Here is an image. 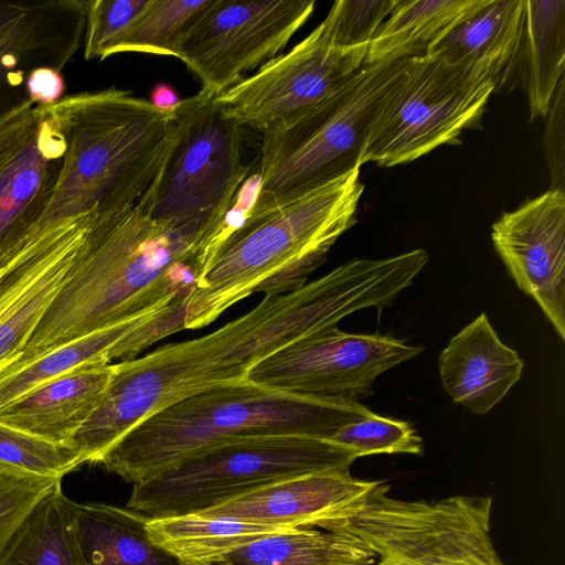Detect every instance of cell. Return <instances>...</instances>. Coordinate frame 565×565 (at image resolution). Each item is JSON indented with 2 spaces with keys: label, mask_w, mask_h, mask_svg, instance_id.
Instances as JSON below:
<instances>
[{
  "label": "cell",
  "mask_w": 565,
  "mask_h": 565,
  "mask_svg": "<svg viewBox=\"0 0 565 565\" xmlns=\"http://www.w3.org/2000/svg\"><path fill=\"white\" fill-rule=\"evenodd\" d=\"M404 289L405 278L395 259L350 260L299 289L264 296L250 311L204 337L120 361L70 446L84 462L98 463L148 416L200 392L243 382L258 362L286 344L338 326L360 309L382 310Z\"/></svg>",
  "instance_id": "1"
},
{
  "label": "cell",
  "mask_w": 565,
  "mask_h": 565,
  "mask_svg": "<svg viewBox=\"0 0 565 565\" xmlns=\"http://www.w3.org/2000/svg\"><path fill=\"white\" fill-rule=\"evenodd\" d=\"M206 231L201 224L153 218L142 198L119 212L95 215L66 281L0 376L190 292L195 281L194 254Z\"/></svg>",
  "instance_id": "2"
},
{
  "label": "cell",
  "mask_w": 565,
  "mask_h": 565,
  "mask_svg": "<svg viewBox=\"0 0 565 565\" xmlns=\"http://www.w3.org/2000/svg\"><path fill=\"white\" fill-rule=\"evenodd\" d=\"M46 107L66 139V153L46 210L13 257L29 243L61 234L94 213L135 205L152 183L174 131L172 113L116 87L64 96Z\"/></svg>",
  "instance_id": "3"
},
{
  "label": "cell",
  "mask_w": 565,
  "mask_h": 565,
  "mask_svg": "<svg viewBox=\"0 0 565 565\" xmlns=\"http://www.w3.org/2000/svg\"><path fill=\"white\" fill-rule=\"evenodd\" d=\"M354 170L309 192L254 201L185 298L184 329H200L250 295L301 288L335 241L355 223L364 185Z\"/></svg>",
  "instance_id": "4"
},
{
  "label": "cell",
  "mask_w": 565,
  "mask_h": 565,
  "mask_svg": "<svg viewBox=\"0 0 565 565\" xmlns=\"http://www.w3.org/2000/svg\"><path fill=\"white\" fill-rule=\"evenodd\" d=\"M373 414L355 399L291 394L245 380L188 396L148 416L98 463L136 483L226 440L270 435L331 440L341 428Z\"/></svg>",
  "instance_id": "5"
},
{
  "label": "cell",
  "mask_w": 565,
  "mask_h": 565,
  "mask_svg": "<svg viewBox=\"0 0 565 565\" xmlns=\"http://www.w3.org/2000/svg\"><path fill=\"white\" fill-rule=\"evenodd\" d=\"M411 58L363 65L316 106L262 131L255 201L296 196L360 170L377 111Z\"/></svg>",
  "instance_id": "6"
},
{
  "label": "cell",
  "mask_w": 565,
  "mask_h": 565,
  "mask_svg": "<svg viewBox=\"0 0 565 565\" xmlns=\"http://www.w3.org/2000/svg\"><path fill=\"white\" fill-rule=\"evenodd\" d=\"M356 459L329 439L309 436L231 439L134 483L127 508L151 519L199 513L287 479L350 471Z\"/></svg>",
  "instance_id": "7"
},
{
  "label": "cell",
  "mask_w": 565,
  "mask_h": 565,
  "mask_svg": "<svg viewBox=\"0 0 565 565\" xmlns=\"http://www.w3.org/2000/svg\"><path fill=\"white\" fill-rule=\"evenodd\" d=\"M377 481L362 499L315 526L353 536L380 558L412 565H504L490 536L492 498L407 501Z\"/></svg>",
  "instance_id": "8"
},
{
  "label": "cell",
  "mask_w": 565,
  "mask_h": 565,
  "mask_svg": "<svg viewBox=\"0 0 565 565\" xmlns=\"http://www.w3.org/2000/svg\"><path fill=\"white\" fill-rule=\"evenodd\" d=\"M213 93L201 89L172 110L168 152L142 196L156 220L201 224L213 231L250 173L243 128L226 118Z\"/></svg>",
  "instance_id": "9"
},
{
  "label": "cell",
  "mask_w": 565,
  "mask_h": 565,
  "mask_svg": "<svg viewBox=\"0 0 565 565\" xmlns=\"http://www.w3.org/2000/svg\"><path fill=\"white\" fill-rule=\"evenodd\" d=\"M494 90L493 82L460 66L430 55L412 57L377 111L362 164L394 167L458 142L479 124Z\"/></svg>",
  "instance_id": "10"
},
{
  "label": "cell",
  "mask_w": 565,
  "mask_h": 565,
  "mask_svg": "<svg viewBox=\"0 0 565 565\" xmlns=\"http://www.w3.org/2000/svg\"><path fill=\"white\" fill-rule=\"evenodd\" d=\"M367 46H335L324 19L285 54L216 96L223 115L264 131L286 122L334 93L364 65Z\"/></svg>",
  "instance_id": "11"
},
{
  "label": "cell",
  "mask_w": 565,
  "mask_h": 565,
  "mask_svg": "<svg viewBox=\"0 0 565 565\" xmlns=\"http://www.w3.org/2000/svg\"><path fill=\"white\" fill-rule=\"evenodd\" d=\"M313 0H214L179 58L215 95L276 57L315 10Z\"/></svg>",
  "instance_id": "12"
},
{
  "label": "cell",
  "mask_w": 565,
  "mask_h": 565,
  "mask_svg": "<svg viewBox=\"0 0 565 565\" xmlns=\"http://www.w3.org/2000/svg\"><path fill=\"white\" fill-rule=\"evenodd\" d=\"M390 334H358L333 326L303 335L258 362L247 380L299 395L355 399L375 379L423 352Z\"/></svg>",
  "instance_id": "13"
},
{
  "label": "cell",
  "mask_w": 565,
  "mask_h": 565,
  "mask_svg": "<svg viewBox=\"0 0 565 565\" xmlns=\"http://www.w3.org/2000/svg\"><path fill=\"white\" fill-rule=\"evenodd\" d=\"M66 139L47 107L33 106L0 128V267L46 210Z\"/></svg>",
  "instance_id": "14"
},
{
  "label": "cell",
  "mask_w": 565,
  "mask_h": 565,
  "mask_svg": "<svg viewBox=\"0 0 565 565\" xmlns=\"http://www.w3.org/2000/svg\"><path fill=\"white\" fill-rule=\"evenodd\" d=\"M84 0L0 1V128L31 109L25 82L61 71L83 46Z\"/></svg>",
  "instance_id": "15"
},
{
  "label": "cell",
  "mask_w": 565,
  "mask_h": 565,
  "mask_svg": "<svg viewBox=\"0 0 565 565\" xmlns=\"http://www.w3.org/2000/svg\"><path fill=\"white\" fill-rule=\"evenodd\" d=\"M509 274L565 340V193L550 189L492 225Z\"/></svg>",
  "instance_id": "16"
},
{
  "label": "cell",
  "mask_w": 565,
  "mask_h": 565,
  "mask_svg": "<svg viewBox=\"0 0 565 565\" xmlns=\"http://www.w3.org/2000/svg\"><path fill=\"white\" fill-rule=\"evenodd\" d=\"M92 218L25 245L0 267V371L18 355L66 281Z\"/></svg>",
  "instance_id": "17"
},
{
  "label": "cell",
  "mask_w": 565,
  "mask_h": 565,
  "mask_svg": "<svg viewBox=\"0 0 565 565\" xmlns=\"http://www.w3.org/2000/svg\"><path fill=\"white\" fill-rule=\"evenodd\" d=\"M376 483L356 479L350 471L305 475L266 486L196 514L311 527L365 497Z\"/></svg>",
  "instance_id": "18"
},
{
  "label": "cell",
  "mask_w": 565,
  "mask_h": 565,
  "mask_svg": "<svg viewBox=\"0 0 565 565\" xmlns=\"http://www.w3.org/2000/svg\"><path fill=\"white\" fill-rule=\"evenodd\" d=\"M439 375L457 404L483 415L521 379L524 363L505 345L482 312L460 330L441 351Z\"/></svg>",
  "instance_id": "19"
},
{
  "label": "cell",
  "mask_w": 565,
  "mask_h": 565,
  "mask_svg": "<svg viewBox=\"0 0 565 565\" xmlns=\"http://www.w3.org/2000/svg\"><path fill=\"white\" fill-rule=\"evenodd\" d=\"M113 371L114 364L94 362L39 385L2 406L0 424L70 445L99 404Z\"/></svg>",
  "instance_id": "20"
},
{
  "label": "cell",
  "mask_w": 565,
  "mask_h": 565,
  "mask_svg": "<svg viewBox=\"0 0 565 565\" xmlns=\"http://www.w3.org/2000/svg\"><path fill=\"white\" fill-rule=\"evenodd\" d=\"M524 0H493L434 43L425 55L460 66L494 83L505 82L518 64Z\"/></svg>",
  "instance_id": "21"
},
{
  "label": "cell",
  "mask_w": 565,
  "mask_h": 565,
  "mask_svg": "<svg viewBox=\"0 0 565 565\" xmlns=\"http://www.w3.org/2000/svg\"><path fill=\"white\" fill-rule=\"evenodd\" d=\"M149 518L128 508L74 502V533L85 565H186L154 543Z\"/></svg>",
  "instance_id": "22"
},
{
  "label": "cell",
  "mask_w": 565,
  "mask_h": 565,
  "mask_svg": "<svg viewBox=\"0 0 565 565\" xmlns=\"http://www.w3.org/2000/svg\"><path fill=\"white\" fill-rule=\"evenodd\" d=\"M531 118L545 117L565 66V0H524L518 56Z\"/></svg>",
  "instance_id": "23"
},
{
  "label": "cell",
  "mask_w": 565,
  "mask_h": 565,
  "mask_svg": "<svg viewBox=\"0 0 565 565\" xmlns=\"http://www.w3.org/2000/svg\"><path fill=\"white\" fill-rule=\"evenodd\" d=\"M489 0H397L371 41L364 65L424 56Z\"/></svg>",
  "instance_id": "24"
},
{
  "label": "cell",
  "mask_w": 565,
  "mask_h": 565,
  "mask_svg": "<svg viewBox=\"0 0 565 565\" xmlns=\"http://www.w3.org/2000/svg\"><path fill=\"white\" fill-rule=\"evenodd\" d=\"M375 559L353 536L297 527L259 537L207 565H373Z\"/></svg>",
  "instance_id": "25"
},
{
  "label": "cell",
  "mask_w": 565,
  "mask_h": 565,
  "mask_svg": "<svg viewBox=\"0 0 565 565\" xmlns=\"http://www.w3.org/2000/svg\"><path fill=\"white\" fill-rule=\"evenodd\" d=\"M147 529L154 543L184 564L207 565L259 537L297 527L192 513L149 518Z\"/></svg>",
  "instance_id": "26"
},
{
  "label": "cell",
  "mask_w": 565,
  "mask_h": 565,
  "mask_svg": "<svg viewBox=\"0 0 565 565\" xmlns=\"http://www.w3.org/2000/svg\"><path fill=\"white\" fill-rule=\"evenodd\" d=\"M74 501L57 482L0 554V565H85L74 533Z\"/></svg>",
  "instance_id": "27"
},
{
  "label": "cell",
  "mask_w": 565,
  "mask_h": 565,
  "mask_svg": "<svg viewBox=\"0 0 565 565\" xmlns=\"http://www.w3.org/2000/svg\"><path fill=\"white\" fill-rule=\"evenodd\" d=\"M164 307L65 343L23 367L0 376V408L34 387L79 366L100 361L110 363V352L115 344Z\"/></svg>",
  "instance_id": "28"
},
{
  "label": "cell",
  "mask_w": 565,
  "mask_h": 565,
  "mask_svg": "<svg viewBox=\"0 0 565 565\" xmlns=\"http://www.w3.org/2000/svg\"><path fill=\"white\" fill-rule=\"evenodd\" d=\"M214 0H148L130 24L108 45L103 60L125 52L179 58L190 31Z\"/></svg>",
  "instance_id": "29"
},
{
  "label": "cell",
  "mask_w": 565,
  "mask_h": 565,
  "mask_svg": "<svg viewBox=\"0 0 565 565\" xmlns=\"http://www.w3.org/2000/svg\"><path fill=\"white\" fill-rule=\"evenodd\" d=\"M0 462L60 479L84 463L79 452L70 445L52 443L1 424Z\"/></svg>",
  "instance_id": "30"
},
{
  "label": "cell",
  "mask_w": 565,
  "mask_h": 565,
  "mask_svg": "<svg viewBox=\"0 0 565 565\" xmlns=\"http://www.w3.org/2000/svg\"><path fill=\"white\" fill-rule=\"evenodd\" d=\"M331 441L358 458L376 454H423V440L407 422L375 414L341 428Z\"/></svg>",
  "instance_id": "31"
},
{
  "label": "cell",
  "mask_w": 565,
  "mask_h": 565,
  "mask_svg": "<svg viewBox=\"0 0 565 565\" xmlns=\"http://www.w3.org/2000/svg\"><path fill=\"white\" fill-rule=\"evenodd\" d=\"M60 481L0 462V554L38 502Z\"/></svg>",
  "instance_id": "32"
},
{
  "label": "cell",
  "mask_w": 565,
  "mask_h": 565,
  "mask_svg": "<svg viewBox=\"0 0 565 565\" xmlns=\"http://www.w3.org/2000/svg\"><path fill=\"white\" fill-rule=\"evenodd\" d=\"M397 0H338L326 19L335 46L356 49L370 45L383 20Z\"/></svg>",
  "instance_id": "33"
},
{
  "label": "cell",
  "mask_w": 565,
  "mask_h": 565,
  "mask_svg": "<svg viewBox=\"0 0 565 565\" xmlns=\"http://www.w3.org/2000/svg\"><path fill=\"white\" fill-rule=\"evenodd\" d=\"M148 0H84L85 60L100 58L108 45L130 24Z\"/></svg>",
  "instance_id": "34"
},
{
  "label": "cell",
  "mask_w": 565,
  "mask_h": 565,
  "mask_svg": "<svg viewBox=\"0 0 565 565\" xmlns=\"http://www.w3.org/2000/svg\"><path fill=\"white\" fill-rule=\"evenodd\" d=\"M188 294L182 292L174 297L162 310L118 341L110 352V360L136 359L156 341L183 330Z\"/></svg>",
  "instance_id": "35"
},
{
  "label": "cell",
  "mask_w": 565,
  "mask_h": 565,
  "mask_svg": "<svg viewBox=\"0 0 565 565\" xmlns=\"http://www.w3.org/2000/svg\"><path fill=\"white\" fill-rule=\"evenodd\" d=\"M564 77L558 83L548 109L545 130V153L552 190L564 192Z\"/></svg>",
  "instance_id": "36"
},
{
  "label": "cell",
  "mask_w": 565,
  "mask_h": 565,
  "mask_svg": "<svg viewBox=\"0 0 565 565\" xmlns=\"http://www.w3.org/2000/svg\"><path fill=\"white\" fill-rule=\"evenodd\" d=\"M25 88L34 106H51L64 98L65 81L61 71L38 67L26 77Z\"/></svg>",
  "instance_id": "37"
},
{
  "label": "cell",
  "mask_w": 565,
  "mask_h": 565,
  "mask_svg": "<svg viewBox=\"0 0 565 565\" xmlns=\"http://www.w3.org/2000/svg\"><path fill=\"white\" fill-rule=\"evenodd\" d=\"M180 100L177 90L167 83H157L150 92V104L164 114L172 113Z\"/></svg>",
  "instance_id": "38"
},
{
  "label": "cell",
  "mask_w": 565,
  "mask_h": 565,
  "mask_svg": "<svg viewBox=\"0 0 565 565\" xmlns=\"http://www.w3.org/2000/svg\"><path fill=\"white\" fill-rule=\"evenodd\" d=\"M373 565H412L402 561L393 559V558H380L377 563Z\"/></svg>",
  "instance_id": "39"
}]
</instances>
